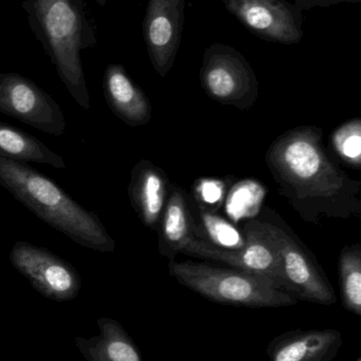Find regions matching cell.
<instances>
[{"mask_svg": "<svg viewBox=\"0 0 361 361\" xmlns=\"http://www.w3.org/2000/svg\"><path fill=\"white\" fill-rule=\"evenodd\" d=\"M266 164L282 197L305 222L361 216V182L331 158L321 128L298 127L280 135L267 150Z\"/></svg>", "mask_w": 361, "mask_h": 361, "instance_id": "obj_1", "label": "cell"}, {"mask_svg": "<svg viewBox=\"0 0 361 361\" xmlns=\"http://www.w3.org/2000/svg\"><path fill=\"white\" fill-rule=\"evenodd\" d=\"M23 6L68 92L83 109H90L81 52L97 44V33L84 0H30Z\"/></svg>", "mask_w": 361, "mask_h": 361, "instance_id": "obj_2", "label": "cell"}, {"mask_svg": "<svg viewBox=\"0 0 361 361\" xmlns=\"http://www.w3.org/2000/svg\"><path fill=\"white\" fill-rule=\"evenodd\" d=\"M0 185L40 220L83 247L114 252V240L99 216L30 165L0 157Z\"/></svg>", "mask_w": 361, "mask_h": 361, "instance_id": "obj_3", "label": "cell"}, {"mask_svg": "<svg viewBox=\"0 0 361 361\" xmlns=\"http://www.w3.org/2000/svg\"><path fill=\"white\" fill-rule=\"evenodd\" d=\"M169 273L184 288L213 302L232 307H284L298 301L271 278L206 262H169Z\"/></svg>", "mask_w": 361, "mask_h": 361, "instance_id": "obj_4", "label": "cell"}, {"mask_svg": "<svg viewBox=\"0 0 361 361\" xmlns=\"http://www.w3.org/2000/svg\"><path fill=\"white\" fill-rule=\"evenodd\" d=\"M258 220L264 226L279 256L284 292L297 301L335 305L337 298L334 288L315 255L279 214L264 206Z\"/></svg>", "mask_w": 361, "mask_h": 361, "instance_id": "obj_5", "label": "cell"}, {"mask_svg": "<svg viewBox=\"0 0 361 361\" xmlns=\"http://www.w3.org/2000/svg\"><path fill=\"white\" fill-rule=\"evenodd\" d=\"M201 82L208 97L239 110L251 108L260 92L251 65L237 49L228 44H213L206 49Z\"/></svg>", "mask_w": 361, "mask_h": 361, "instance_id": "obj_6", "label": "cell"}, {"mask_svg": "<svg viewBox=\"0 0 361 361\" xmlns=\"http://www.w3.org/2000/svg\"><path fill=\"white\" fill-rule=\"evenodd\" d=\"M243 233L246 244L241 250H220L203 240L192 238L182 254L271 278L284 292L279 256L262 223L258 219L248 221L244 224Z\"/></svg>", "mask_w": 361, "mask_h": 361, "instance_id": "obj_7", "label": "cell"}, {"mask_svg": "<svg viewBox=\"0 0 361 361\" xmlns=\"http://www.w3.org/2000/svg\"><path fill=\"white\" fill-rule=\"evenodd\" d=\"M10 261L46 298L61 302L72 300L80 293V274L70 263L47 248L17 241L11 250Z\"/></svg>", "mask_w": 361, "mask_h": 361, "instance_id": "obj_8", "label": "cell"}, {"mask_svg": "<svg viewBox=\"0 0 361 361\" xmlns=\"http://www.w3.org/2000/svg\"><path fill=\"white\" fill-rule=\"evenodd\" d=\"M0 112L49 135L61 137L66 131L61 106L21 74H0Z\"/></svg>", "mask_w": 361, "mask_h": 361, "instance_id": "obj_9", "label": "cell"}, {"mask_svg": "<svg viewBox=\"0 0 361 361\" xmlns=\"http://www.w3.org/2000/svg\"><path fill=\"white\" fill-rule=\"evenodd\" d=\"M222 1L248 31L267 42L295 44L304 35L302 10L286 0Z\"/></svg>", "mask_w": 361, "mask_h": 361, "instance_id": "obj_10", "label": "cell"}, {"mask_svg": "<svg viewBox=\"0 0 361 361\" xmlns=\"http://www.w3.org/2000/svg\"><path fill=\"white\" fill-rule=\"evenodd\" d=\"M186 0H148L143 36L157 73L165 78L175 63L184 23Z\"/></svg>", "mask_w": 361, "mask_h": 361, "instance_id": "obj_11", "label": "cell"}, {"mask_svg": "<svg viewBox=\"0 0 361 361\" xmlns=\"http://www.w3.org/2000/svg\"><path fill=\"white\" fill-rule=\"evenodd\" d=\"M341 345L336 329H296L276 336L266 354L269 361H333Z\"/></svg>", "mask_w": 361, "mask_h": 361, "instance_id": "obj_12", "label": "cell"}, {"mask_svg": "<svg viewBox=\"0 0 361 361\" xmlns=\"http://www.w3.org/2000/svg\"><path fill=\"white\" fill-rule=\"evenodd\" d=\"M170 182L160 167L148 160H141L134 166L129 185L131 206L144 226L157 231L167 197Z\"/></svg>", "mask_w": 361, "mask_h": 361, "instance_id": "obj_13", "label": "cell"}, {"mask_svg": "<svg viewBox=\"0 0 361 361\" xmlns=\"http://www.w3.org/2000/svg\"><path fill=\"white\" fill-rule=\"evenodd\" d=\"M103 90L108 107L125 124L137 127L150 123L152 105L122 65L107 66L104 72Z\"/></svg>", "mask_w": 361, "mask_h": 361, "instance_id": "obj_14", "label": "cell"}, {"mask_svg": "<svg viewBox=\"0 0 361 361\" xmlns=\"http://www.w3.org/2000/svg\"><path fill=\"white\" fill-rule=\"evenodd\" d=\"M187 195L182 187L171 183L169 197L157 229L159 252L170 261L175 260L189 240L194 237Z\"/></svg>", "mask_w": 361, "mask_h": 361, "instance_id": "obj_15", "label": "cell"}, {"mask_svg": "<svg viewBox=\"0 0 361 361\" xmlns=\"http://www.w3.org/2000/svg\"><path fill=\"white\" fill-rule=\"evenodd\" d=\"M97 324L99 336L76 339V345L87 361H143L133 339L119 322L102 318Z\"/></svg>", "mask_w": 361, "mask_h": 361, "instance_id": "obj_16", "label": "cell"}, {"mask_svg": "<svg viewBox=\"0 0 361 361\" xmlns=\"http://www.w3.org/2000/svg\"><path fill=\"white\" fill-rule=\"evenodd\" d=\"M0 157L18 162L50 165L57 169L67 167L61 156L47 147L37 137L2 122H0Z\"/></svg>", "mask_w": 361, "mask_h": 361, "instance_id": "obj_17", "label": "cell"}, {"mask_svg": "<svg viewBox=\"0 0 361 361\" xmlns=\"http://www.w3.org/2000/svg\"><path fill=\"white\" fill-rule=\"evenodd\" d=\"M188 195L189 208L192 216L194 238L203 240L220 250H241L246 244L243 231L218 216L216 212L206 209Z\"/></svg>", "mask_w": 361, "mask_h": 361, "instance_id": "obj_18", "label": "cell"}, {"mask_svg": "<svg viewBox=\"0 0 361 361\" xmlns=\"http://www.w3.org/2000/svg\"><path fill=\"white\" fill-rule=\"evenodd\" d=\"M341 301L345 309L361 317V245L345 246L339 257Z\"/></svg>", "mask_w": 361, "mask_h": 361, "instance_id": "obj_19", "label": "cell"}, {"mask_svg": "<svg viewBox=\"0 0 361 361\" xmlns=\"http://www.w3.org/2000/svg\"><path fill=\"white\" fill-rule=\"evenodd\" d=\"M335 152L350 166L361 167V120L354 118L335 129L331 137Z\"/></svg>", "mask_w": 361, "mask_h": 361, "instance_id": "obj_20", "label": "cell"}, {"mask_svg": "<svg viewBox=\"0 0 361 361\" xmlns=\"http://www.w3.org/2000/svg\"><path fill=\"white\" fill-rule=\"evenodd\" d=\"M228 186L223 180H197L193 186L192 200L206 209L218 212L227 197Z\"/></svg>", "mask_w": 361, "mask_h": 361, "instance_id": "obj_21", "label": "cell"}, {"mask_svg": "<svg viewBox=\"0 0 361 361\" xmlns=\"http://www.w3.org/2000/svg\"><path fill=\"white\" fill-rule=\"evenodd\" d=\"M341 2H348V0H295L294 4L303 11L314 8H329Z\"/></svg>", "mask_w": 361, "mask_h": 361, "instance_id": "obj_22", "label": "cell"}, {"mask_svg": "<svg viewBox=\"0 0 361 361\" xmlns=\"http://www.w3.org/2000/svg\"><path fill=\"white\" fill-rule=\"evenodd\" d=\"M95 1H97L101 6H104L106 4V0H95Z\"/></svg>", "mask_w": 361, "mask_h": 361, "instance_id": "obj_23", "label": "cell"}, {"mask_svg": "<svg viewBox=\"0 0 361 361\" xmlns=\"http://www.w3.org/2000/svg\"><path fill=\"white\" fill-rule=\"evenodd\" d=\"M360 0H348V2H360Z\"/></svg>", "mask_w": 361, "mask_h": 361, "instance_id": "obj_24", "label": "cell"}, {"mask_svg": "<svg viewBox=\"0 0 361 361\" xmlns=\"http://www.w3.org/2000/svg\"><path fill=\"white\" fill-rule=\"evenodd\" d=\"M356 361H361V356H358L357 360Z\"/></svg>", "mask_w": 361, "mask_h": 361, "instance_id": "obj_25", "label": "cell"}, {"mask_svg": "<svg viewBox=\"0 0 361 361\" xmlns=\"http://www.w3.org/2000/svg\"><path fill=\"white\" fill-rule=\"evenodd\" d=\"M23 1H30V0H23Z\"/></svg>", "mask_w": 361, "mask_h": 361, "instance_id": "obj_26", "label": "cell"}]
</instances>
